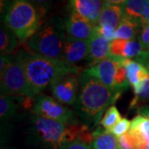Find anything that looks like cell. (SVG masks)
<instances>
[{
  "mask_svg": "<svg viewBox=\"0 0 149 149\" xmlns=\"http://www.w3.org/2000/svg\"><path fill=\"white\" fill-rule=\"evenodd\" d=\"M121 95L107 88L96 78L81 72L80 90L74 104L75 114L82 123L88 127H96L100 123L103 113Z\"/></svg>",
  "mask_w": 149,
  "mask_h": 149,
  "instance_id": "obj_1",
  "label": "cell"
},
{
  "mask_svg": "<svg viewBox=\"0 0 149 149\" xmlns=\"http://www.w3.org/2000/svg\"><path fill=\"white\" fill-rule=\"evenodd\" d=\"M24 67L27 80L37 95L56 79L70 74H79L80 68L67 64L60 59L49 58L37 53L20 51L17 53Z\"/></svg>",
  "mask_w": 149,
  "mask_h": 149,
  "instance_id": "obj_2",
  "label": "cell"
},
{
  "mask_svg": "<svg viewBox=\"0 0 149 149\" xmlns=\"http://www.w3.org/2000/svg\"><path fill=\"white\" fill-rule=\"evenodd\" d=\"M3 22L18 38L27 42L42 26L40 10L32 3L16 0L8 3L3 12Z\"/></svg>",
  "mask_w": 149,
  "mask_h": 149,
  "instance_id": "obj_3",
  "label": "cell"
},
{
  "mask_svg": "<svg viewBox=\"0 0 149 149\" xmlns=\"http://www.w3.org/2000/svg\"><path fill=\"white\" fill-rule=\"evenodd\" d=\"M66 37L65 21L61 17L54 16L42 24L27 43L37 54L61 60Z\"/></svg>",
  "mask_w": 149,
  "mask_h": 149,
  "instance_id": "obj_4",
  "label": "cell"
},
{
  "mask_svg": "<svg viewBox=\"0 0 149 149\" xmlns=\"http://www.w3.org/2000/svg\"><path fill=\"white\" fill-rule=\"evenodd\" d=\"M29 143L37 149H60L73 142L69 124L33 115L27 129Z\"/></svg>",
  "mask_w": 149,
  "mask_h": 149,
  "instance_id": "obj_5",
  "label": "cell"
},
{
  "mask_svg": "<svg viewBox=\"0 0 149 149\" xmlns=\"http://www.w3.org/2000/svg\"><path fill=\"white\" fill-rule=\"evenodd\" d=\"M0 75L1 95L32 98L36 96L17 55L1 56Z\"/></svg>",
  "mask_w": 149,
  "mask_h": 149,
  "instance_id": "obj_6",
  "label": "cell"
},
{
  "mask_svg": "<svg viewBox=\"0 0 149 149\" xmlns=\"http://www.w3.org/2000/svg\"><path fill=\"white\" fill-rule=\"evenodd\" d=\"M32 112L38 117L53 120L64 124L78 123L74 112L55 98L40 95L36 98Z\"/></svg>",
  "mask_w": 149,
  "mask_h": 149,
  "instance_id": "obj_7",
  "label": "cell"
},
{
  "mask_svg": "<svg viewBox=\"0 0 149 149\" xmlns=\"http://www.w3.org/2000/svg\"><path fill=\"white\" fill-rule=\"evenodd\" d=\"M119 149H149V118L138 115L128 133L118 138Z\"/></svg>",
  "mask_w": 149,
  "mask_h": 149,
  "instance_id": "obj_8",
  "label": "cell"
},
{
  "mask_svg": "<svg viewBox=\"0 0 149 149\" xmlns=\"http://www.w3.org/2000/svg\"><path fill=\"white\" fill-rule=\"evenodd\" d=\"M79 74H70L63 75L51 85V91L54 98L60 103L74 105L80 90Z\"/></svg>",
  "mask_w": 149,
  "mask_h": 149,
  "instance_id": "obj_9",
  "label": "cell"
},
{
  "mask_svg": "<svg viewBox=\"0 0 149 149\" xmlns=\"http://www.w3.org/2000/svg\"><path fill=\"white\" fill-rule=\"evenodd\" d=\"M125 58H119L109 56V57L97 64L83 70L85 74L93 76L99 80L102 84L112 91H115V78L118 70L121 64L123 63Z\"/></svg>",
  "mask_w": 149,
  "mask_h": 149,
  "instance_id": "obj_10",
  "label": "cell"
},
{
  "mask_svg": "<svg viewBox=\"0 0 149 149\" xmlns=\"http://www.w3.org/2000/svg\"><path fill=\"white\" fill-rule=\"evenodd\" d=\"M67 36L75 39L89 41L95 32V27L75 11L70 9L65 19Z\"/></svg>",
  "mask_w": 149,
  "mask_h": 149,
  "instance_id": "obj_11",
  "label": "cell"
},
{
  "mask_svg": "<svg viewBox=\"0 0 149 149\" xmlns=\"http://www.w3.org/2000/svg\"><path fill=\"white\" fill-rule=\"evenodd\" d=\"M89 43L88 41L75 39L67 36L65 42L61 60L67 64L74 65L82 61H88Z\"/></svg>",
  "mask_w": 149,
  "mask_h": 149,
  "instance_id": "obj_12",
  "label": "cell"
},
{
  "mask_svg": "<svg viewBox=\"0 0 149 149\" xmlns=\"http://www.w3.org/2000/svg\"><path fill=\"white\" fill-rule=\"evenodd\" d=\"M105 1L100 0H72L70 1V9L78 13L80 16L97 27Z\"/></svg>",
  "mask_w": 149,
  "mask_h": 149,
  "instance_id": "obj_13",
  "label": "cell"
},
{
  "mask_svg": "<svg viewBox=\"0 0 149 149\" xmlns=\"http://www.w3.org/2000/svg\"><path fill=\"white\" fill-rule=\"evenodd\" d=\"M110 41L105 37H102L95 31L88 41L89 43V56H88V62L89 67L98 62L106 59L109 56V49H110Z\"/></svg>",
  "mask_w": 149,
  "mask_h": 149,
  "instance_id": "obj_14",
  "label": "cell"
},
{
  "mask_svg": "<svg viewBox=\"0 0 149 149\" xmlns=\"http://www.w3.org/2000/svg\"><path fill=\"white\" fill-rule=\"evenodd\" d=\"M143 51V47L136 39L130 41L114 39L110 42L109 56L125 59L136 58Z\"/></svg>",
  "mask_w": 149,
  "mask_h": 149,
  "instance_id": "obj_15",
  "label": "cell"
},
{
  "mask_svg": "<svg viewBox=\"0 0 149 149\" xmlns=\"http://www.w3.org/2000/svg\"><path fill=\"white\" fill-rule=\"evenodd\" d=\"M123 17L122 4L115 5L110 3L109 1L104 2L98 26L109 27L112 30H116L119 26Z\"/></svg>",
  "mask_w": 149,
  "mask_h": 149,
  "instance_id": "obj_16",
  "label": "cell"
},
{
  "mask_svg": "<svg viewBox=\"0 0 149 149\" xmlns=\"http://www.w3.org/2000/svg\"><path fill=\"white\" fill-rule=\"evenodd\" d=\"M143 23V21L135 20L123 16L119 26L114 32L115 39H122L125 41L136 39Z\"/></svg>",
  "mask_w": 149,
  "mask_h": 149,
  "instance_id": "obj_17",
  "label": "cell"
},
{
  "mask_svg": "<svg viewBox=\"0 0 149 149\" xmlns=\"http://www.w3.org/2000/svg\"><path fill=\"white\" fill-rule=\"evenodd\" d=\"M123 65L127 70L128 82L133 88L142 84L148 77V70L138 61L131 59H124Z\"/></svg>",
  "mask_w": 149,
  "mask_h": 149,
  "instance_id": "obj_18",
  "label": "cell"
},
{
  "mask_svg": "<svg viewBox=\"0 0 149 149\" xmlns=\"http://www.w3.org/2000/svg\"><path fill=\"white\" fill-rule=\"evenodd\" d=\"M93 133V149H119L118 139L113 134L101 128H96Z\"/></svg>",
  "mask_w": 149,
  "mask_h": 149,
  "instance_id": "obj_19",
  "label": "cell"
},
{
  "mask_svg": "<svg viewBox=\"0 0 149 149\" xmlns=\"http://www.w3.org/2000/svg\"><path fill=\"white\" fill-rule=\"evenodd\" d=\"M18 38L5 25L1 22L0 27V52L1 56H8L13 52L18 44Z\"/></svg>",
  "mask_w": 149,
  "mask_h": 149,
  "instance_id": "obj_20",
  "label": "cell"
},
{
  "mask_svg": "<svg viewBox=\"0 0 149 149\" xmlns=\"http://www.w3.org/2000/svg\"><path fill=\"white\" fill-rule=\"evenodd\" d=\"M18 96H9L1 95L0 97V118L1 121L9 120L16 116L18 105L21 104Z\"/></svg>",
  "mask_w": 149,
  "mask_h": 149,
  "instance_id": "obj_21",
  "label": "cell"
},
{
  "mask_svg": "<svg viewBox=\"0 0 149 149\" xmlns=\"http://www.w3.org/2000/svg\"><path fill=\"white\" fill-rule=\"evenodd\" d=\"M149 7L148 0H127L122 4L123 16L135 19L143 20L144 10Z\"/></svg>",
  "mask_w": 149,
  "mask_h": 149,
  "instance_id": "obj_22",
  "label": "cell"
},
{
  "mask_svg": "<svg viewBox=\"0 0 149 149\" xmlns=\"http://www.w3.org/2000/svg\"><path fill=\"white\" fill-rule=\"evenodd\" d=\"M121 118V114L117 108L114 105H112L104 113V115L100 121V124L104 130L109 132Z\"/></svg>",
  "mask_w": 149,
  "mask_h": 149,
  "instance_id": "obj_23",
  "label": "cell"
},
{
  "mask_svg": "<svg viewBox=\"0 0 149 149\" xmlns=\"http://www.w3.org/2000/svg\"><path fill=\"white\" fill-rule=\"evenodd\" d=\"M135 97L131 103V106H136L139 101H148L149 100V75L142 84L133 88Z\"/></svg>",
  "mask_w": 149,
  "mask_h": 149,
  "instance_id": "obj_24",
  "label": "cell"
},
{
  "mask_svg": "<svg viewBox=\"0 0 149 149\" xmlns=\"http://www.w3.org/2000/svg\"><path fill=\"white\" fill-rule=\"evenodd\" d=\"M130 128H131V121H129L126 118H122L109 132L113 134L118 139L128 133Z\"/></svg>",
  "mask_w": 149,
  "mask_h": 149,
  "instance_id": "obj_25",
  "label": "cell"
},
{
  "mask_svg": "<svg viewBox=\"0 0 149 149\" xmlns=\"http://www.w3.org/2000/svg\"><path fill=\"white\" fill-rule=\"evenodd\" d=\"M137 40L144 51H149V23L143 22L137 36Z\"/></svg>",
  "mask_w": 149,
  "mask_h": 149,
  "instance_id": "obj_26",
  "label": "cell"
},
{
  "mask_svg": "<svg viewBox=\"0 0 149 149\" xmlns=\"http://www.w3.org/2000/svg\"><path fill=\"white\" fill-rule=\"evenodd\" d=\"M60 149H91V144L86 143L80 139H77L75 141L65 143Z\"/></svg>",
  "mask_w": 149,
  "mask_h": 149,
  "instance_id": "obj_27",
  "label": "cell"
},
{
  "mask_svg": "<svg viewBox=\"0 0 149 149\" xmlns=\"http://www.w3.org/2000/svg\"><path fill=\"white\" fill-rule=\"evenodd\" d=\"M139 115L149 118V106L143 107L139 110Z\"/></svg>",
  "mask_w": 149,
  "mask_h": 149,
  "instance_id": "obj_28",
  "label": "cell"
},
{
  "mask_svg": "<svg viewBox=\"0 0 149 149\" xmlns=\"http://www.w3.org/2000/svg\"><path fill=\"white\" fill-rule=\"evenodd\" d=\"M143 20L144 22L149 23V7L144 10L143 14Z\"/></svg>",
  "mask_w": 149,
  "mask_h": 149,
  "instance_id": "obj_29",
  "label": "cell"
},
{
  "mask_svg": "<svg viewBox=\"0 0 149 149\" xmlns=\"http://www.w3.org/2000/svg\"><path fill=\"white\" fill-rule=\"evenodd\" d=\"M1 149H17V148H13V147H3V148L2 147Z\"/></svg>",
  "mask_w": 149,
  "mask_h": 149,
  "instance_id": "obj_30",
  "label": "cell"
}]
</instances>
